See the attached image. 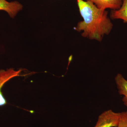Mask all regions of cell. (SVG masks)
Listing matches in <instances>:
<instances>
[{"label": "cell", "instance_id": "obj_1", "mask_svg": "<svg viewBox=\"0 0 127 127\" xmlns=\"http://www.w3.org/2000/svg\"><path fill=\"white\" fill-rule=\"evenodd\" d=\"M79 12L83 20L74 29L82 32V36L91 40H102L104 35L111 32L113 25L106 10L99 9L89 0H77Z\"/></svg>", "mask_w": 127, "mask_h": 127}, {"label": "cell", "instance_id": "obj_2", "mask_svg": "<svg viewBox=\"0 0 127 127\" xmlns=\"http://www.w3.org/2000/svg\"><path fill=\"white\" fill-rule=\"evenodd\" d=\"M120 116V113L115 112L111 109L106 110L99 115L94 127H117Z\"/></svg>", "mask_w": 127, "mask_h": 127}, {"label": "cell", "instance_id": "obj_3", "mask_svg": "<svg viewBox=\"0 0 127 127\" xmlns=\"http://www.w3.org/2000/svg\"><path fill=\"white\" fill-rule=\"evenodd\" d=\"M21 71V70H15L13 68L0 70V106H4L7 104V101L1 92V88L10 79L20 76Z\"/></svg>", "mask_w": 127, "mask_h": 127}, {"label": "cell", "instance_id": "obj_4", "mask_svg": "<svg viewBox=\"0 0 127 127\" xmlns=\"http://www.w3.org/2000/svg\"><path fill=\"white\" fill-rule=\"evenodd\" d=\"M23 8V6L17 1L8 2L6 0H0V10L6 12L11 17L14 18Z\"/></svg>", "mask_w": 127, "mask_h": 127}, {"label": "cell", "instance_id": "obj_5", "mask_svg": "<svg viewBox=\"0 0 127 127\" xmlns=\"http://www.w3.org/2000/svg\"><path fill=\"white\" fill-rule=\"evenodd\" d=\"M99 9L106 10L110 9L117 10L120 9L124 0H89Z\"/></svg>", "mask_w": 127, "mask_h": 127}, {"label": "cell", "instance_id": "obj_6", "mask_svg": "<svg viewBox=\"0 0 127 127\" xmlns=\"http://www.w3.org/2000/svg\"><path fill=\"white\" fill-rule=\"evenodd\" d=\"M115 82L120 95L124 96L122 99L124 104L127 107V80L120 73H118L115 78Z\"/></svg>", "mask_w": 127, "mask_h": 127}, {"label": "cell", "instance_id": "obj_7", "mask_svg": "<svg viewBox=\"0 0 127 127\" xmlns=\"http://www.w3.org/2000/svg\"><path fill=\"white\" fill-rule=\"evenodd\" d=\"M111 17L113 20L120 19L123 20L124 23H127V0H124L120 9L112 11Z\"/></svg>", "mask_w": 127, "mask_h": 127}, {"label": "cell", "instance_id": "obj_8", "mask_svg": "<svg viewBox=\"0 0 127 127\" xmlns=\"http://www.w3.org/2000/svg\"><path fill=\"white\" fill-rule=\"evenodd\" d=\"M117 127H127V111L120 113L119 122Z\"/></svg>", "mask_w": 127, "mask_h": 127}]
</instances>
